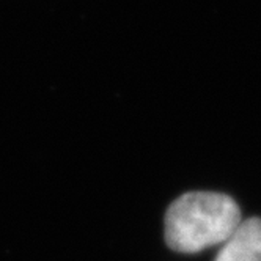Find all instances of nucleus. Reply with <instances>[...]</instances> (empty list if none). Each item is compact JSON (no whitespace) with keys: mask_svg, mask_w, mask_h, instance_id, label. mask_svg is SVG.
<instances>
[{"mask_svg":"<svg viewBox=\"0 0 261 261\" xmlns=\"http://www.w3.org/2000/svg\"><path fill=\"white\" fill-rule=\"evenodd\" d=\"M214 261H261V219L242 220Z\"/></svg>","mask_w":261,"mask_h":261,"instance_id":"obj_2","label":"nucleus"},{"mask_svg":"<svg viewBox=\"0 0 261 261\" xmlns=\"http://www.w3.org/2000/svg\"><path fill=\"white\" fill-rule=\"evenodd\" d=\"M238 203L223 194L189 192L165 214V241L170 249L195 253L223 244L241 223Z\"/></svg>","mask_w":261,"mask_h":261,"instance_id":"obj_1","label":"nucleus"}]
</instances>
